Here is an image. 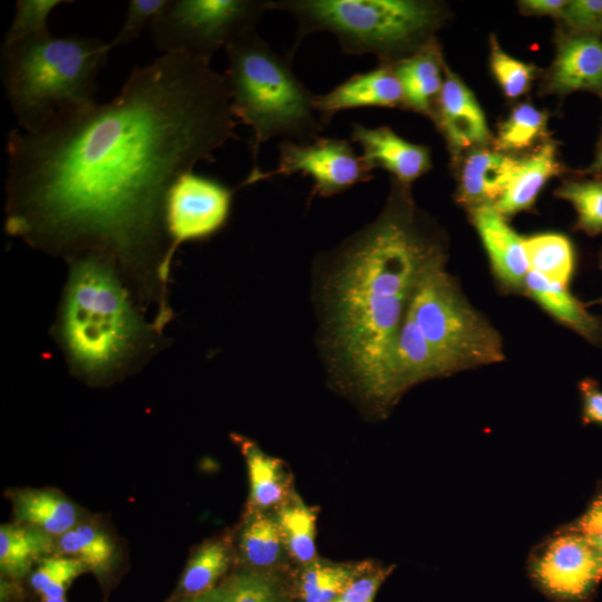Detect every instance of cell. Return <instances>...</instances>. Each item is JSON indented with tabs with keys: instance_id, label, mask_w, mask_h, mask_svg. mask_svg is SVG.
I'll list each match as a JSON object with an SVG mask.
<instances>
[{
	"instance_id": "1",
	"label": "cell",
	"mask_w": 602,
	"mask_h": 602,
	"mask_svg": "<svg viewBox=\"0 0 602 602\" xmlns=\"http://www.w3.org/2000/svg\"><path fill=\"white\" fill-rule=\"evenodd\" d=\"M224 75L184 52L135 67L119 94L7 139L4 230L65 261L97 254L118 269L162 331L172 242L173 183L239 138Z\"/></svg>"
},
{
	"instance_id": "2",
	"label": "cell",
	"mask_w": 602,
	"mask_h": 602,
	"mask_svg": "<svg viewBox=\"0 0 602 602\" xmlns=\"http://www.w3.org/2000/svg\"><path fill=\"white\" fill-rule=\"evenodd\" d=\"M441 250L416 211L410 185L391 177L380 215L341 250L329 288L330 336L344 369L379 401L416 282Z\"/></svg>"
},
{
	"instance_id": "3",
	"label": "cell",
	"mask_w": 602,
	"mask_h": 602,
	"mask_svg": "<svg viewBox=\"0 0 602 602\" xmlns=\"http://www.w3.org/2000/svg\"><path fill=\"white\" fill-rule=\"evenodd\" d=\"M66 262L49 332L72 376L89 386H107L136 373L171 346L111 261L82 254Z\"/></svg>"
},
{
	"instance_id": "4",
	"label": "cell",
	"mask_w": 602,
	"mask_h": 602,
	"mask_svg": "<svg viewBox=\"0 0 602 602\" xmlns=\"http://www.w3.org/2000/svg\"><path fill=\"white\" fill-rule=\"evenodd\" d=\"M109 43L50 32L1 48V79L18 128H36L95 103Z\"/></svg>"
},
{
	"instance_id": "5",
	"label": "cell",
	"mask_w": 602,
	"mask_h": 602,
	"mask_svg": "<svg viewBox=\"0 0 602 602\" xmlns=\"http://www.w3.org/2000/svg\"><path fill=\"white\" fill-rule=\"evenodd\" d=\"M231 110L252 129L250 146L255 174L259 149L276 137L305 143L319 137L327 125L315 111L314 95L295 76L291 58L282 57L255 29L230 41L225 48Z\"/></svg>"
},
{
	"instance_id": "6",
	"label": "cell",
	"mask_w": 602,
	"mask_h": 602,
	"mask_svg": "<svg viewBox=\"0 0 602 602\" xmlns=\"http://www.w3.org/2000/svg\"><path fill=\"white\" fill-rule=\"evenodd\" d=\"M297 22L292 54L308 36L331 33L347 55H373L392 65L427 46L445 18L441 4L424 0H269Z\"/></svg>"
},
{
	"instance_id": "7",
	"label": "cell",
	"mask_w": 602,
	"mask_h": 602,
	"mask_svg": "<svg viewBox=\"0 0 602 602\" xmlns=\"http://www.w3.org/2000/svg\"><path fill=\"white\" fill-rule=\"evenodd\" d=\"M444 262L440 250L425 265L407 313L446 375L502 361L498 332L464 300Z\"/></svg>"
},
{
	"instance_id": "8",
	"label": "cell",
	"mask_w": 602,
	"mask_h": 602,
	"mask_svg": "<svg viewBox=\"0 0 602 602\" xmlns=\"http://www.w3.org/2000/svg\"><path fill=\"white\" fill-rule=\"evenodd\" d=\"M269 0H168L149 25L155 46L211 62L220 48L255 29Z\"/></svg>"
},
{
	"instance_id": "9",
	"label": "cell",
	"mask_w": 602,
	"mask_h": 602,
	"mask_svg": "<svg viewBox=\"0 0 602 602\" xmlns=\"http://www.w3.org/2000/svg\"><path fill=\"white\" fill-rule=\"evenodd\" d=\"M293 174L310 176L313 181L312 195L321 197L342 193L373 177L372 169L349 140L318 137L305 143L283 140L279 144L276 167L249 174L241 186Z\"/></svg>"
},
{
	"instance_id": "10",
	"label": "cell",
	"mask_w": 602,
	"mask_h": 602,
	"mask_svg": "<svg viewBox=\"0 0 602 602\" xmlns=\"http://www.w3.org/2000/svg\"><path fill=\"white\" fill-rule=\"evenodd\" d=\"M234 191L223 182L193 171L171 186L165 224L175 254L185 242L207 240L227 223Z\"/></svg>"
},
{
	"instance_id": "11",
	"label": "cell",
	"mask_w": 602,
	"mask_h": 602,
	"mask_svg": "<svg viewBox=\"0 0 602 602\" xmlns=\"http://www.w3.org/2000/svg\"><path fill=\"white\" fill-rule=\"evenodd\" d=\"M532 572L548 595L582 600L602 580V552L575 530L554 537L535 560Z\"/></svg>"
},
{
	"instance_id": "12",
	"label": "cell",
	"mask_w": 602,
	"mask_h": 602,
	"mask_svg": "<svg viewBox=\"0 0 602 602\" xmlns=\"http://www.w3.org/2000/svg\"><path fill=\"white\" fill-rule=\"evenodd\" d=\"M431 118L444 135L454 158L464 151L485 147L492 140L485 114L473 91L445 64L441 89Z\"/></svg>"
},
{
	"instance_id": "13",
	"label": "cell",
	"mask_w": 602,
	"mask_h": 602,
	"mask_svg": "<svg viewBox=\"0 0 602 602\" xmlns=\"http://www.w3.org/2000/svg\"><path fill=\"white\" fill-rule=\"evenodd\" d=\"M351 142L362 151V158L373 171L383 168L398 182L410 185L427 174L431 166L430 149L399 136L388 126L351 125Z\"/></svg>"
},
{
	"instance_id": "14",
	"label": "cell",
	"mask_w": 602,
	"mask_h": 602,
	"mask_svg": "<svg viewBox=\"0 0 602 602\" xmlns=\"http://www.w3.org/2000/svg\"><path fill=\"white\" fill-rule=\"evenodd\" d=\"M315 111L324 125L340 113L356 108H405L404 91L389 65L350 76L324 94H315Z\"/></svg>"
},
{
	"instance_id": "15",
	"label": "cell",
	"mask_w": 602,
	"mask_h": 602,
	"mask_svg": "<svg viewBox=\"0 0 602 602\" xmlns=\"http://www.w3.org/2000/svg\"><path fill=\"white\" fill-rule=\"evenodd\" d=\"M470 210V220L487 252L497 280L511 290H522L530 271L524 239L507 223L493 204Z\"/></svg>"
},
{
	"instance_id": "16",
	"label": "cell",
	"mask_w": 602,
	"mask_h": 602,
	"mask_svg": "<svg viewBox=\"0 0 602 602\" xmlns=\"http://www.w3.org/2000/svg\"><path fill=\"white\" fill-rule=\"evenodd\" d=\"M446 372L406 311L380 392V404L397 400L411 386Z\"/></svg>"
},
{
	"instance_id": "17",
	"label": "cell",
	"mask_w": 602,
	"mask_h": 602,
	"mask_svg": "<svg viewBox=\"0 0 602 602\" xmlns=\"http://www.w3.org/2000/svg\"><path fill=\"white\" fill-rule=\"evenodd\" d=\"M518 163L520 159L494 148L468 151L459 169L457 201L469 208L494 204L511 182Z\"/></svg>"
},
{
	"instance_id": "18",
	"label": "cell",
	"mask_w": 602,
	"mask_h": 602,
	"mask_svg": "<svg viewBox=\"0 0 602 602\" xmlns=\"http://www.w3.org/2000/svg\"><path fill=\"white\" fill-rule=\"evenodd\" d=\"M548 88L557 94L602 91V41L589 35L561 41L550 71Z\"/></svg>"
},
{
	"instance_id": "19",
	"label": "cell",
	"mask_w": 602,
	"mask_h": 602,
	"mask_svg": "<svg viewBox=\"0 0 602 602\" xmlns=\"http://www.w3.org/2000/svg\"><path fill=\"white\" fill-rule=\"evenodd\" d=\"M389 66L400 81L405 108L431 117L445 75V62L435 39Z\"/></svg>"
},
{
	"instance_id": "20",
	"label": "cell",
	"mask_w": 602,
	"mask_h": 602,
	"mask_svg": "<svg viewBox=\"0 0 602 602\" xmlns=\"http://www.w3.org/2000/svg\"><path fill=\"white\" fill-rule=\"evenodd\" d=\"M246 462L250 497L247 513L272 512L293 494L292 476L284 463L265 454L254 441L234 435Z\"/></svg>"
},
{
	"instance_id": "21",
	"label": "cell",
	"mask_w": 602,
	"mask_h": 602,
	"mask_svg": "<svg viewBox=\"0 0 602 602\" xmlns=\"http://www.w3.org/2000/svg\"><path fill=\"white\" fill-rule=\"evenodd\" d=\"M562 165L553 142L540 145L518 166L501 197L493 206L504 216L530 210L550 178L560 174Z\"/></svg>"
},
{
	"instance_id": "22",
	"label": "cell",
	"mask_w": 602,
	"mask_h": 602,
	"mask_svg": "<svg viewBox=\"0 0 602 602\" xmlns=\"http://www.w3.org/2000/svg\"><path fill=\"white\" fill-rule=\"evenodd\" d=\"M523 290L563 326L593 343L602 341V326L569 291L567 287L530 270Z\"/></svg>"
},
{
	"instance_id": "23",
	"label": "cell",
	"mask_w": 602,
	"mask_h": 602,
	"mask_svg": "<svg viewBox=\"0 0 602 602\" xmlns=\"http://www.w3.org/2000/svg\"><path fill=\"white\" fill-rule=\"evenodd\" d=\"M13 512L20 524L58 538L79 523L77 505L55 489H21L14 493Z\"/></svg>"
},
{
	"instance_id": "24",
	"label": "cell",
	"mask_w": 602,
	"mask_h": 602,
	"mask_svg": "<svg viewBox=\"0 0 602 602\" xmlns=\"http://www.w3.org/2000/svg\"><path fill=\"white\" fill-rule=\"evenodd\" d=\"M242 560L252 570L272 572L288 554L275 514L247 513L239 536Z\"/></svg>"
},
{
	"instance_id": "25",
	"label": "cell",
	"mask_w": 602,
	"mask_h": 602,
	"mask_svg": "<svg viewBox=\"0 0 602 602\" xmlns=\"http://www.w3.org/2000/svg\"><path fill=\"white\" fill-rule=\"evenodd\" d=\"M56 551V538L23 524H2L0 527V569L10 577L26 575L36 561Z\"/></svg>"
},
{
	"instance_id": "26",
	"label": "cell",
	"mask_w": 602,
	"mask_h": 602,
	"mask_svg": "<svg viewBox=\"0 0 602 602\" xmlns=\"http://www.w3.org/2000/svg\"><path fill=\"white\" fill-rule=\"evenodd\" d=\"M373 566L369 561L334 563L317 559L303 566L299 595L303 602H334L356 579Z\"/></svg>"
},
{
	"instance_id": "27",
	"label": "cell",
	"mask_w": 602,
	"mask_h": 602,
	"mask_svg": "<svg viewBox=\"0 0 602 602\" xmlns=\"http://www.w3.org/2000/svg\"><path fill=\"white\" fill-rule=\"evenodd\" d=\"M184 602H290L280 579L273 572L249 570L217 588Z\"/></svg>"
},
{
	"instance_id": "28",
	"label": "cell",
	"mask_w": 602,
	"mask_h": 602,
	"mask_svg": "<svg viewBox=\"0 0 602 602\" xmlns=\"http://www.w3.org/2000/svg\"><path fill=\"white\" fill-rule=\"evenodd\" d=\"M274 514L288 554L302 566L317 560V508L308 506L293 493Z\"/></svg>"
},
{
	"instance_id": "29",
	"label": "cell",
	"mask_w": 602,
	"mask_h": 602,
	"mask_svg": "<svg viewBox=\"0 0 602 602\" xmlns=\"http://www.w3.org/2000/svg\"><path fill=\"white\" fill-rule=\"evenodd\" d=\"M56 552L79 560L87 570L103 573L115 560L116 545L98 525L78 523L56 538Z\"/></svg>"
},
{
	"instance_id": "30",
	"label": "cell",
	"mask_w": 602,
	"mask_h": 602,
	"mask_svg": "<svg viewBox=\"0 0 602 602\" xmlns=\"http://www.w3.org/2000/svg\"><path fill=\"white\" fill-rule=\"evenodd\" d=\"M530 270L567 287L575 264L574 250L567 236L541 233L524 239Z\"/></svg>"
},
{
	"instance_id": "31",
	"label": "cell",
	"mask_w": 602,
	"mask_h": 602,
	"mask_svg": "<svg viewBox=\"0 0 602 602\" xmlns=\"http://www.w3.org/2000/svg\"><path fill=\"white\" fill-rule=\"evenodd\" d=\"M231 548L226 541L210 540L192 555L182 577L181 588L190 598L202 595L214 588L227 570Z\"/></svg>"
},
{
	"instance_id": "32",
	"label": "cell",
	"mask_w": 602,
	"mask_h": 602,
	"mask_svg": "<svg viewBox=\"0 0 602 602\" xmlns=\"http://www.w3.org/2000/svg\"><path fill=\"white\" fill-rule=\"evenodd\" d=\"M548 115L535 106L524 103L513 108L501 123L494 149L505 153L531 147L546 132Z\"/></svg>"
},
{
	"instance_id": "33",
	"label": "cell",
	"mask_w": 602,
	"mask_h": 602,
	"mask_svg": "<svg viewBox=\"0 0 602 602\" xmlns=\"http://www.w3.org/2000/svg\"><path fill=\"white\" fill-rule=\"evenodd\" d=\"M555 196L573 205L577 230L591 236L602 233V179L567 181Z\"/></svg>"
},
{
	"instance_id": "34",
	"label": "cell",
	"mask_w": 602,
	"mask_h": 602,
	"mask_svg": "<svg viewBox=\"0 0 602 602\" xmlns=\"http://www.w3.org/2000/svg\"><path fill=\"white\" fill-rule=\"evenodd\" d=\"M86 570L77 559L60 554L47 556L32 572L30 583L45 599L64 598L69 584Z\"/></svg>"
},
{
	"instance_id": "35",
	"label": "cell",
	"mask_w": 602,
	"mask_h": 602,
	"mask_svg": "<svg viewBox=\"0 0 602 602\" xmlns=\"http://www.w3.org/2000/svg\"><path fill=\"white\" fill-rule=\"evenodd\" d=\"M62 0H18L13 19L3 37L2 47L49 32L48 17Z\"/></svg>"
},
{
	"instance_id": "36",
	"label": "cell",
	"mask_w": 602,
	"mask_h": 602,
	"mask_svg": "<svg viewBox=\"0 0 602 602\" xmlns=\"http://www.w3.org/2000/svg\"><path fill=\"white\" fill-rule=\"evenodd\" d=\"M489 65L507 98H518L530 89L535 66L506 54L494 37L491 38Z\"/></svg>"
},
{
	"instance_id": "37",
	"label": "cell",
	"mask_w": 602,
	"mask_h": 602,
	"mask_svg": "<svg viewBox=\"0 0 602 602\" xmlns=\"http://www.w3.org/2000/svg\"><path fill=\"white\" fill-rule=\"evenodd\" d=\"M167 2L168 0H130L119 32L108 42L110 49L135 40L142 30L149 26L165 8Z\"/></svg>"
},
{
	"instance_id": "38",
	"label": "cell",
	"mask_w": 602,
	"mask_h": 602,
	"mask_svg": "<svg viewBox=\"0 0 602 602\" xmlns=\"http://www.w3.org/2000/svg\"><path fill=\"white\" fill-rule=\"evenodd\" d=\"M561 18L581 35L595 36L602 32V0L567 1Z\"/></svg>"
},
{
	"instance_id": "39",
	"label": "cell",
	"mask_w": 602,
	"mask_h": 602,
	"mask_svg": "<svg viewBox=\"0 0 602 602\" xmlns=\"http://www.w3.org/2000/svg\"><path fill=\"white\" fill-rule=\"evenodd\" d=\"M392 567L373 566L356 579L336 602H373L376 593Z\"/></svg>"
},
{
	"instance_id": "40",
	"label": "cell",
	"mask_w": 602,
	"mask_h": 602,
	"mask_svg": "<svg viewBox=\"0 0 602 602\" xmlns=\"http://www.w3.org/2000/svg\"><path fill=\"white\" fill-rule=\"evenodd\" d=\"M583 394V415L586 423L602 424V391H600L592 380H584L581 383Z\"/></svg>"
},
{
	"instance_id": "41",
	"label": "cell",
	"mask_w": 602,
	"mask_h": 602,
	"mask_svg": "<svg viewBox=\"0 0 602 602\" xmlns=\"http://www.w3.org/2000/svg\"><path fill=\"white\" fill-rule=\"evenodd\" d=\"M576 531L588 536L602 552V511L591 506L579 521Z\"/></svg>"
},
{
	"instance_id": "42",
	"label": "cell",
	"mask_w": 602,
	"mask_h": 602,
	"mask_svg": "<svg viewBox=\"0 0 602 602\" xmlns=\"http://www.w3.org/2000/svg\"><path fill=\"white\" fill-rule=\"evenodd\" d=\"M567 1L565 0H523L518 1L521 11L525 14L562 17Z\"/></svg>"
},
{
	"instance_id": "43",
	"label": "cell",
	"mask_w": 602,
	"mask_h": 602,
	"mask_svg": "<svg viewBox=\"0 0 602 602\" xmlns=\"http://www.w3.org/2000/svg\"><path fill=\"white\" fill-rule=\"evenodd\" d=\"M590 171L594 172V173H601L602 172V140H601L600 147L598 149L595 161L593 162Z\"/></svg>"
},
{
	"instance_id": "44",
	"label": "cell",
	"mask_w": 602,
	"mask_h": 602,
	"mask_svg": "<svg viewBox=\"0 0 602 602\" xmlns=\"http://www.w3.org/2000/svg\"><path fill=\"white\" fill-rule=\"evenodd\" d=\"M591 506L602 511V493L596 497V499L592 503Z\"/></svg>"
},
{
	"instance_id": "45",
	"label": "cell",
	"mask_w": 602,
	"mask_h": 602,
	"mask_svg": "<svg viewBox=\"0 0 602 602\" xmlns=\"http://www.w3.org/2000/svg\"><path fill=\"white\" fill-rule=\"evenodd\" d=\"M45 602H67L64 598H48Z\"/></svg>"
},
{
	"instance_id": "46",
	"label": "cell",
	"mask_w": 602,
	"mask_h": 602,
	"mask_svg": "<svg viewBox=\"0 0 602 602\" xmlns=\"http://www.w3.org/2000/svg\"><path fill=\"white\" fill-rule=\"evenodd\" d=\"M600 266H601V269H602V252H601V254H600ZM595 302H598V303H602V298H601V299H599V300H598V301H595Z\"/></svg>"
},
{
	"instance_id": "47",
	"label": "cell",
	"mask_w": 602,
	"mask_h": 602,
	"mask_svg": "<svg viewBox=\"0 0 602 602\" xmlns=\"http://www.w3.org/2000/svg\"><path fill=\"white\" fill-rule=\"evenodd\" d=\"M336 602V601H334Z\"/></svg>"
}]
</instances>
